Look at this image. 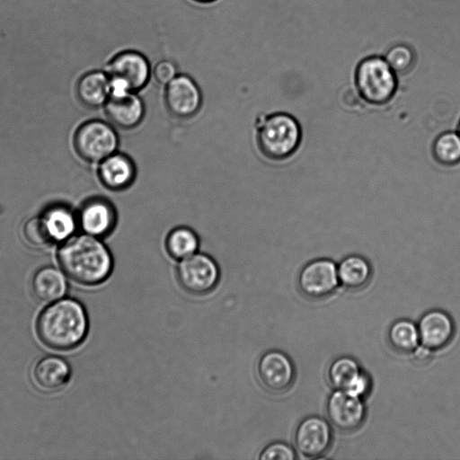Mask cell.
I'll return each instance as SVG.
<instances>
[{"instance_id":"83f0119b","label":"cell","mask_w":460,"mask_h":460,"mask_svg":"<svg viewBox=\"0 0 460 460\" xmlns=\"http://www.w3.org/2000/svg\"><path fill=\"white\" fill-rule=\"evenodd\" d=\"M296 458V455L294 448L281 441L267 445L259 456L261 460H295Z\"/></svg>"},{"instance_id":"52a82bcc","label":"cell","mask_w":460,"mask_h":460,"mask_svg":"<svg viewBox=\"0 0 460 460\" xmlns=\"http://www.w3.org/2000/svg\"><path fill=\"white\" fill-rule=\"evenodd\" d=\"M176 277L184 291L194 296H203L217 286L220 270L211 256L197 252L179 261Z\"/></svg>"},{"instance_id":"4316f807","label":"cell","mask_w":460,"mask_h":460,"mask_svg":"<svg viewBox=\"0 0 460 460\" xmlns=\"http://www.w3.org/2000/svg\"><path fill=\"white\" fill-rule=\"evenodd\" d=\"M385 61L396 74H406L412 69L415 56L412 49L403 44L395 45L385 54Z\"/></svg>"},{"instance_id":"f546056e","label":"cell","mask_w":460,"mask_h":460,"mask_svg":"<svg viewBox=\"0 0 460 460\" xmlns=\"http://www.w3.org/2000/svg\"><path fill=\"white\" fill-rule=\"evenodd\" d=\"M432 352L433 350L420 344L411 354L415 362L418 364H423L431 358Z\"/></svg>"},{"instance_id":"9a60e30c","label":"cell","mask_w":460,"mask_h":460,"mask_svg":"<svg viewBox=\"0 0 460 460\" xmlns=\"http://www.w3.org/2000/svg\"><path fill=\"white\" fill-rule=\"evenodd\" d=\"M327 378L334 389L344 390L362 399L371 388L369 376L349 356L333 359L328 367Z\"/></svg>"},{"instance_id":"2e32d148","label":"cell","mask_w":460,"mask_h":460,"mask_svg":"<svg viewBox=\"0 0 460 460\" xmlns=\"http://www.w3.org/2000/svg\"><path fill=\"white\" fill-rule=\"evenodd\" d=\"M97 176L106 189L121 191L134 182L137 168L131 157L116 151L97 164Z\"/></svg>"},{"instance_id":"44dd1931","label":"cell","mask_w":460,"mask_h":460,"mask_svg":"<svg viewBox=\"0 0 460 460\" xmlns=\"http://www.w3.org/2000/svg\"><path fill=\"white\" fill-rule=\"evenodd\" d=\"M31 290L40 302L51 303L58 300L67 290L66 274L54 266H43L36 270L31 279Z\"/></svg>"},{"instance_id":"6da1fadb","label":"cell","mask_w":460,"mask_h":460,"mask_svg":"<svg viewBox=\"0 0 460 460\" xmlns=\"http://www.w3.org/2000/svg\"><path fill=\"white\" fill-rule=\"evenodd\" d=\"M57 260L68 279L87 287L104 282L114 266L112 254L102 239L81 232L58 245Z\"/></svg>"},{"instance_id":"e0dca14e","label":"cell","mask_w":460,"mask_h":460,"mask_svg":"<svg viewBox=\"0 0 460 460\" xmlns=\"http://www.w3.org/2000/svg\"><path fill=\"white\" fill-rule=\"evenodd\" d=\"M103 108L110 122L121 129L138 126L146 112L145 104L136 92L110 95Z\"/></svg>"},{"instance_id":"9c48e42d","label":"cell","mask_w":460,"mask_h":460,"mask_svg":"<svg viewBox=\"0 0 460 460\" xmlns=\"http://www.w3.org/2000/svg\"><path fill=\"white\" fill-rule=\"evenodd\" d=\"M79 232L103 239L115 229L118 215L111 200L92 196L76 208Z\"/></svg>"},{"instance_id":"d4e9b609","label":"cell","mask_w":460,"mask_h":460,"mask_svg":"<svg viewBox=\"0 0 460 460\" xmlns=\"http://www.w3.org/2000/svg\"><path fill=\"white\" fill-rule=\"evenodd\" d=\"M431 153L440 165L450 167L460 164V135L457 131H445L433 140Z\"/></svg>"},{"instance_id":"ffe728a7","label":"cell","mask_w":460,"mask_h":460,"mask_svg":"<svg viewBox=\"0 0 460 460\" xmlns=\"http://www.w3.org/2000/svg\"><path fill=\"white\" fill-rule=\"evenodd\" d=\"M109 75L102 70H92L84 74L75 85V95L86 108L103 107L110 97Z\"/></svg>"},{"instance_id":"f1b7e54d","label":"cell","mask_w":460,"mask_h":460,"mask_svg":"<svg viewBox=\"0 0 460 460\" xmlns=\"http://www.w3.org/2000/svg\"><path fill=\"white\" fill-rule=\"evenodd\" d=\"M151 75L158 84L166 85L179 75V70L173 61L164 58L152 66Z\"/></svg>"},{"instance_id":"5b68a950","label":"cell","mask_w":460,"mask_h":460,"mask_svg":"<svg viewBox=\"0 0 460 460\" xmlns=\"http://www.w3.org/2000/svg\"><path fill=\"white\" fill-rule=\"evenodd\" d=\"M151 69L146 56L137 49H126L116 53L104 70L110 78V95L143 89L149 82Z\"/></svg>"},{"instance_id":"ba28073f","label":"cell","mask_w":460,"mask_h":460,"mask_svg":"<svg viewBox=\"0 0 460 460\" xmlns=\"http://www.w3.org/2000/svg\"><path fill=\"white\" fill-rule=\"evenodd\" d=\"M340 284L337 264L326 258L310 261L300 270L297 287L311 299H322L332 295Z\"/></svg>"},{"instance_id":"3957f363","label":"cell","mask_w":460,"mask_h":460,"mask_svg":"<svg viewBox=\"0 0 460 460\" xmlns=\"http://www.w3.org/2000/svg\"><path fill=\"white\" fill-rule=\"evenodd\" d=\"M302 138L301 125L291 114L275 112L257 119L256 143L260 152L270 160L288 159L298 150Z\"/></svg>"},{"instance_id":"4dcf8cb0","label":"cell","mask_w":460,"mask_h":460,"mask_svg":"<svg viewBox=\"0 0 460 460\" xmlns=\"http://www.w3.org/2000/svg\"><path fill=\"white\" fill-rule=\"evenodd\" d=\"M196 3H199V4H211L213 2H216L217 0H192Z\"/></svg>"},{"instance_id":"d6986e66","label":"cell","mask_w":460,"mask_h":460,"mask_svg":"<svg viewBox=\"0 0 460 460\" xmlns=\"http://www.w3.org/2000/svg\"><path fill=\"white\" fill-rule=\"evenodd\" d=\"M71 376V368L66 359L55 355L41 358L32 369L36 386L44 392H56L64 387Z\"/></svg>"},{"instance_id":"30bf717a","label":"cell","mask_w":460,"mask_h":460,"mask_svg":"<svg viewBox=\"0 0 460 460\" xmlns=\"http://www.w3.org/2000/svg\"><path fill=\"white\" fill-rule=\"evenodd\" d=\"M164 101L167 111L179 119L194 116L202 104V93L195 80L179 74L165 85Z\"/></svg>"},{"instance_id":"ac0fdd59","label":"cell","mask_w":460,"mask_h":460,"mask_svg":"<svg viewBox=\"0 0 460 460\" xmlns=\"http://www.w3.org/2000/svg\"><path fill=\"white\" fill-rule=\"evenodd\" d=\"M420 342L431 350L446 347L455 334V324L448 314L434 309L425 313L418 323Z\"/></svg>"},{"instance_id":"484cf974","label":"cell","mask_w":460,"mask_h":460,"mask_svg":"<svg viewBox=\"0 0 460 460\" xmlns=\"http://www.w3.org/2000/svg\"><path fill=\"white\" fill-rule=\"evenodd\" d=\"M22 237L33 249H46L51 245L38 215L29 217L22 225Z\"/></svg>"},{"instance_id":"1f68e13d","label":"cell","mask_w":460,"mask_h":460,"mask_svg":"<svg viewBox=\"0 0 460 460\" xmlns=\"http://www.w3.org/2000/svg\"><path fill=\"white\" fill-rule=\"evenodd\" d=\"M457 132L459 133L460 135V119H459V122H458V125H457Z\"/></svg>"},{"instance_id":"7402d4cb","label":"cell","mask_w":460,"mask_h":460,"mask_svg":"<svg viewBox=\"0 0 460 460\" xmlns=\"http://www.w3.org/2000/svg\"><path fill=\"white\" fill-rule=\"evenodd\" d=\"M340 284L349 290L365 288L372 277V266L362 255L350 254L337 265Z\"/></svg>"},{"instance_id":"277c9868","label":"cell","mask_w":460,"mask_h":460,"mask_svg":"<svg viewBox=\"0 0 460 460\" xmlns=\"http://www.w3.org/2000/svg\"><path fill=\"white\" fill-rule=\"evenodd\" d=\"M355 85L359 97L372 106H383L395 95L398 81L396 73L384 58L363 59L355 72Z\"/></svg>"},{"instance_id":"8fae6325","label":"cell","mask_w":460,"mask_h":460,"mask_svg":"<svg viewBox=\"0 0 460 460\" xmlns=\"http://www.w3.org/2000/svg\"><path fill=\"white\" fill-rule=\"evenodd\" d=\"M261 385L272 393H282L291 387L295 380V367L290 358L278 349L264 352L256 367Z\"/></svg>"},{"instance_id":"603a6c76","label":"cell","mask_w":460,"mask_h":460,"mask_svg":"<svg viewBox=\"0 0 460 460\" xmlns=\"http://www.w3.org/2000/svg\"><path fill=\"white\" fill-rule=\"evenodd\" d=\"M164 244L168 255L181 261L199 252V238L193 229L181 226L168 233Z\"/></svg>"},{"instance_id":"8992f818","label":"cell","mask_w":460,"mask_h":460,"mask_svg":"<svg viewBox=\"0 0 460 460\" xmlns=\"http://www.w3.org/2000/svg\"><path fill=\"white\" fill-rule=\"evenodd\" d=\"M73 146L82 160L98 164L118 150L119 136L111 122L88 119L75 130Z\"/></svg>"},{"instance_id":"cb8c5ba5","label":"cell","mask_w":460,"mask_h":460,"mask_svg":"<svg viewBox=\"0 0 460 460\" xmlns=\"http://www.w3.org/2000/svg\"><path fill=\"white\" fill-rule=\"evenodd\" d=\"M387 339L395 351L404 354H411L420 344L418 326L407 319H400L392 323Z\"/></svg>"},{"instance_id":"4fadbf2b","label":"cell","mask_w":460,"mask_h":460,"mask_svg":"<svg viewBox=\"0 0 460 460\" xmlns=\"http://www.w3.org/2000/svg\"><path fill=\"white\" fill-rule=\"evenodd\" d=\"M332 431L330 423L319 416H308L297 425L294 434V444L297 451L305 457L318 458L331 447Z\"/></svg>"},{"instance_id":"5bb4252c","label":"cell","mask_w":460,"mask_h":460,"mask_svg":"<svg viewBox=\"0 0 460 460\" xmlns=\"http://www.w3.org/2000/svg\"><path fill=\"white\" fill-rule=\"evenodd\" d=\"M51 245H59L79 233L76 209L65 202H52L38 214Z\"/></svg>"},{"instance_id":"7a4b0ae2","label":"cell","mask_w":460,"mask_h":460,"mask_svg":"<svg viewBox=\"0 0 460 460\" xmlns=\"http://www.w3.org/2000/svg\"><path fill=\"white\" fill-rule=\"evenodd\" d=\"M89 320L76 299L62 297L49 303L39 314L36 332L40 341L55 350H70L85 339Z\"/></svg>"},{"instance_id":"7c38bea8","label":"cell","mask_w":460,"mask_h":460,"mask_svg":"<svg viewBox=\"0 0 460 460\" xmlns=\"http://www.w3.org/2000/svg\"><path fill=\"white\" fill-rule=\"evenodd\" d=\"M329 421L337 429L350 432L358 429L366 418L363 399L344 390L334 389L326 402Z\"/></svg>"}]
</instances>
